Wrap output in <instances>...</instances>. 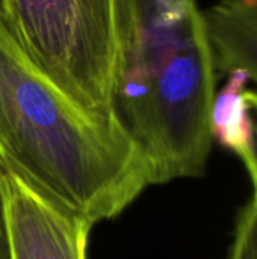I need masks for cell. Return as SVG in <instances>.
Masks as SVG:
<instances>
[{"label": "cell", "mask_w": 257, "mask_h": 259, "mask_svg": "<svg viewBox=\"0 0 257 259\" xmlns=\"http://www.w3.org/2000/svg\"><path fill=\"white\" fill-rule=\"evenodd\" d=\"M0 165L92 225L115 219L150 187L147 165L123 127L74 103L2 15Z\"/></svg>", "instance_id": "cell-1"}, {"label": "cell", "mask_w": 257, "mask_h": 259, "mask_svg": "<svg viewBox=\"0 0 257 259\" xmlns=\"http://www.w3.org/2000/svg\"><path fill=\"white\" fill-rule=\"evenodd\" d=\"M217 73L195 0H130L114 114L144 159L150 187L204 176Z\"/></svg>", "instance_id": "cell-2"}, {"label": "cell", "mask_w": 257, "mask_h": 259, "mask_svg": "<svg viewBox=\"0 0 257 259\" xmlns=\"http://www.w3.org/2000/svg\"><path fill=\"white\" fill-rule=\"evenodd\" d=\"M0 15L27 55L74 103L98 120L120 124L114 93L130 0H0Z\"/></svg>", "instance_id": "cell-3"}, {"label": "cell", "mask_w": 257, "mask_h": 259, "mask_svg": "<svg viewBox=\"0 0 257 259\" xmlns=\"http://www.w3.org/2000/svg\"><path fill=\"white\" fill-rule=\"evenodd\" d=\"M8 259H88L92 223L0 165Z\"/></svg>", "instance_id": "cell-4"}, {"label": "cell", "mask_w": 257, "mask_h": 259, "mask_svg": "<svg viewBox=\"0 0 257 259\" xmlns=\"http://www.w3.org/2000/svg\"><path fill=\"white\" fill-rule=\"evenodd\" d=\"M203 14L218 71L241 68L257 83V0H220Z\"/></svg>", "instance_id": "cell-5"}, {"label": "cell", "mask_w": 257, "mask_h": 259, "mask_svg": "<svg viewBox=\"0 0 257 259\" xmlns=\"http://www.w3.org/2000/svg\"><path fill=\"white\" fill-rule=\"evenodd\" d=\"M250 77L241 70L235 68L227 73L224 87L217 91L212 106V135L236 155L244 147L248 134V112L245 102V91Z\"/></svg>", "instance_id": "cell-6"}, {"label": "cell", "mask_w": 257, "mask_h": 259, "mask_svg": "<svg viewBox=\"0 0 257 259\" xmlns=\"http://www.w3.org/2000/svg\"><path fill=\"white\" fill-rule=\"evenodd\" d=\"M227 259H257V200L254 199L238 214Z\"/></svg>", "instance_id": "cell-7"}, {"label": "cell", "mask_w": 257, "mask_h": 259, "mask_svg": "<svg viewBox=\"0 0 257 259\" xmlns=\"http://www.w3.org/2000/svg\"><path fill=\"white\" fill-rule=\"evenodd\" d=\"M247 112H248V134L244 147L239 150L238 156L244 162L251 184H253V197L257 200V91H245Z\"/></svg>", "instance_id": "cell-8"}, {"label": "cell", "mask_w": 257, "mask_h": 259, "mask_svg": "<svg viewBox=\"0 0 257 259\" xmlns=\"http://www.w3.org/2000/svg\"><path fill=\"white\" fill-rule=\"evenodd\" d=\"M0 259H8V238H6V222H5V200L0 184Z\"/></svg>", "instance_id": "cell-9"}]
</instances>
